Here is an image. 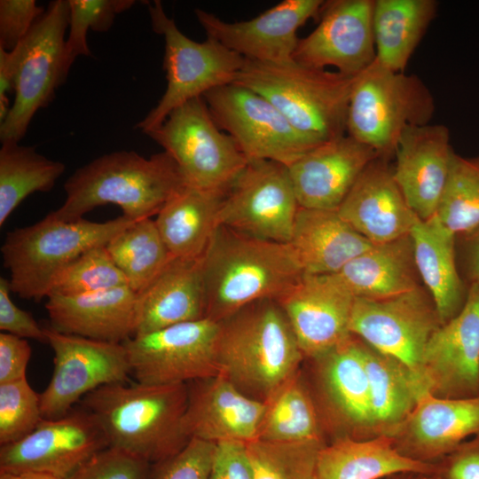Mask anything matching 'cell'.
<instances>
[{"label":"cell","mask_w":479,"mask_h":479,"mask_svg":"<svg viewBox=\"0 0 479 479\" xmlns=\"http://www.w3.org/2000/svg\"><path fill=\"white\" fill-rule=\"evenodd\" d=\"M137 294L128 286L77 295L50 294L45 309L52 329L122 343L135 335Z\"/></svg>","instance_id":"27"},{"label":"cell","mask_w":479,"mask_h":479,"mask_svg":"<svg viewBox=\"0 0 479 479\" xmlns=\"http://www.w3.org/2000/svg\"><path fill=\"white\" fill-rule=\"evenodd\" d=\"M374 0L325 2L316 28L299 38L294 60L309 67L356 76L376 58L373 29Z\"/></svg>","instance_id":"19"},{"label":"cell","mask_w":479,"mask_h":479,"mask_svg":"<svg viewBox=\"0 0 479 479\" xmlns=\"http://www.w3.org/2000/svg\"><path fill=\"white\" fill-rule=\"evenodd\" d=\"M355 297L386 298L419 287L409 235L373 245L334 273Z\"/></svg>","instance_id":"32"},{"label":"cell","mask_w":479,"mask_h":479,"mask_svg":"<svg viewBox=\"0 0 479 479\" xmlns=\"http://www.w3.org/2000/svg\"><path fill=\"white\" fill-rule=\"evenodd\" d=\"M436 216L456 237L479 228V156L453 153Z\"/></svg>","instance_id":"39"},{"label":"cell","mask_w":479,"mask_h":479,"mask_svg":"<svg viewBox=\"0 0 479 479\" xmlns=\"http://www.w3.org/2000/svg\"><path fill=\"white\" fill-rule=\"evenodd\" d=\"M402 472L436 475L437 464L404 457L388 436L340 437L326 442L320 449L314 479H383Z\"/></svg>","instance_id":"31"},{"label":"cell","mask_w":479,"mask_h":479,"mask_svg":"<svg viewBox=\"0 0 479 479\" xmlns=\"http://www.w3.org/2000/svg\"><path fill=\"white\" fill-rule=\"evenodd\" d=\"M106 247L124 275L128 287L136 294L173 258L152 217L135 221L113 238Z\"/></svg>","instance_id":"38"},{"label":"cell","mask_w":479,"mask_h":479,"mask_svg":"<svg viewBox=\"0 0 479 479\" xmlns=\"http://www.w3.org/2000/svg\"><path fill=\"white\" fill-rule=\"evenodd\" d=\"M434 112V97L419 76L392 71L375 59L355 79L346 133L382 159L394 154L406 129L429 123Z\"/></svg>","instance_id":"7"},{"label":"cell","mask_w":479,"mask_h":479,"mask_svg":"<svg viewBox=\"0 0 479 479\" xmlns=\"http://www.w3.org/2000/svg\"><path fill=\"white\" fill-rule=\"evenodd\" d=\"M43 419L39 394L27 377L0 383V445L22 439Z\"/></svg>","instance_id":"43"},{"label":"cell","mask_w":479,"mask_h":479,"mask_svg":"<svg viewBox=\"0 0 479 479\" xmlns=\"http://www.w3.org/2000/svg\"><path fill=\"white\" fill-rule=\"evenodd\" d=\"M108 447L99 422L84 408L43 419L22 439L0 447V473H42L69 479L92 455Z\"/></svg>","instance_id":"16"},{"label":"cell","mask_w":479,"mask_h":479,"mask_svg":"<svg viewBox=\"0 0 479 479\" xmlns=\"http://www.w3.org/2000/svg\"><path fill=\"white\" fill-rule=\"evenodd\" d=\"M299 208L287 166L266 160L248 161L224 194L217 226L288 243Z\"/></svg>","instance_id":"13"},{"label":"cell","mask_w":479,"mask_h":479,"mask_svg":"<svg viewBox=\"0 0 479 479\" xmlns=\"http://www.w3.org/2000/svg\"><path fill=\"white\" fill-rule=\"evenodd\" d=\"M18 67V51L0 48V123L9 114V94L14 93Z\"/></svg>","instance_id":"51"},{"label":"cell","mask_w":479,"mask_h":479,"mask_svg":"<svg viewBox=\"0 0 479 479\" xmlns=\"http://www.w3.org/2000/svg\"><path fill=\"white\" fill-rule=\"evenodd\" d=\"M187 389L183 426L190 439L247 444L257 438L264 402L248 397L222 374L189 382Z\"/></svg>","instance_id":"25"},{"label":"cell","mask_w":479,"mask_h":479,"mask_svg":"<svg viewBox=\"0 0 479 479\" xmlns=\"http://www.w3.org/2000/svg\"><path fill=\"white\" fill-rule=\"evenodd\" d=\"M68 24V0L52 1L15 48L18 67L14 100L0 123L1 143H20L35 113L52 101L56 90L67 80L65 43Z\"/></svg>","instance_id":"10"},{"label":"cell","mask_w":479,"mask_h":479,"mask_svg":"<svg viewBox=\"0 0 479 479\" xmlns=\"http://www.w3.org/2000/svg\"><path fill=\"white\" fill-rule=\"evenodd\" d=\"M205 318L221 321L255 302L278 300L303 272L288 243L217 226L201 257Z\"/></svg>","instance_id":"1"},{"label":"cell","mask_w":479,"mask_h":479,"mask_svg":"<svg viewBox=\"0 0 479 479\" xmlns=\"http://www.w3.org/2000/svg\"><path fill=\"white\" fill-rule=\"evenodd\" d=\"M32 349L27 339L0 334V383L26 378Z\"/></svg>","instance_id":"50"},{"label":"cell","mask_w":479,"mask_h":479,"mask_svg":"<svg viewBox=\"0 0 479 479\" xmlns=\"http://www.w3.org/2000/svg\"><path fill=\"white\" fill-rule=\"evenodd\" d=\"M153 30L163 36V67L167 87L157 105L137 125L145 134L156 129L177 107L207 92L235 82L245 59L207 37L195 42L169 17L161 3L148 4Z\"/></svg>","instance_id":"8"},{"label":"cell","mask_w":479,"mask_h":479,"mask_svg":"<svg viewBox=\"0 0 479 479\" xmlns=\"http://www.w3.org/2000/svg\"><path fill=\"white\" fill-rule=\"evenodd\" d=\"M337 212L373 245L409 235L418 218L381 158L364 170Z\"/></svg>","instance_id":"26"},{"label":"cell","mask_w":479,"mask_h":479,"mask_svg":"<svg viewBox=\"0 0 479 479\" xmlns=\"http://www.w3.org/2000/svg\"><path fill=\"white\" fill-rule=\"evenodd\" d=\"M216 445L191 438L179 452L153 465L150 479H209Z\"/></svg>","instance_id":"45"},{"label":"cell","mask_w":479,"mask_h":479,"mask_svg":"<svg viewBox=\"0 0 479 479\" xmlns=\"http://www.w3.org/2000/svg\"><path fill=\"white\" fill-rule=\"evenodd\" d=\"M9 279L0 278V330L24 339L47 342L43 327L33 316L19 308L11 299Z\"/></svg>","instance_id":"47"},{"label":"cell","mask_w":479,"mask_h":479,"mask_svg":"<svg viewBox=\"0 0 479 479\" xmlns=\"http://www.w3.org/2000/svg\"><path fill=\"white\" fill-rule=\"evenodd\" d=\"M134 222L123 215L106 222L64 221L49 213L34 224L10 231L1 254L12 292L24 299L47 298L63 268L85 251L106 246Z\"/></svg>","instance_id":"6"},{"label":"cell","mask_w":479,"mask_h":479,"mask_svg":"<svg viewBox=\"0 0 479 479\" xmlns=\"http://www.w3.org/2000/svg\"><path fill=\"white\" fill-rule=\"evenodd\" d=\"M383 479H437L436 475L418 472H402L391 475Z\"/></svg>","instance_id":"53"},{"label":"cell","mask_w":479,"mask_h":479,"mask_svg":"<svg viewBox=\"0 0 479 479\" xmlns=\"http://www.w3.org/2000/svg\"><path fill=\"white\" fill-rule=\"evenodd\" d=\"M0 479H18V475L9 473H0Z\"/></svg>","instance_id":"55"},{"label":"cell","mask_w":479,"mask_h":479,"mask_svg":"<svg viewBox=\"0 0 479 479\" xmlns=\"http://www.w3.org/2000/svg\"><path fill=\"white\" fill-rule=\"evenodd\" d=\"M136 294L135 335L204 318L206 304L201 257L171 258Z\"/></svg>","instance_id":"28"},{"label":"cell","mask_w":479,"mask_h":479,"mask_svg":"<svg viewBox=\"0 0 479 479\" xmlns=\"http://www.w3.org/2000/svg\"><path fill=\"white\" fill-rule=\"evenodd\" d=\"M153 465L108 446L92 455L69 479H150Z\"/></svg>","instance_id":"44"},{"label":"cell","mask_w":479,"mask_h":479,"mask_svg":"<svg viewBox=\"0 0 479 479\" xmlns=\"http://www.w3.org/2000/svg\"><path fill=\"white\" fill-rule=\"evenodd\" d=\"M209 479H255L246 443H217Z\"/></svg>","instance_id":"48"},{"label":"cell","mask_w":479,"mask_h":479,"mask_svg":"<svg viewBox=\"0 0 479 479\" xmlns=\"http://www.w3.org/2000/svg\"><path fill=\"white\" fill-rule=\"evenodd\" d=\"M219 322L208 318L174 325L125 341L131 373L146 385L187 384L220 374Z\"/></svg>","instance_id":"12"},{"label":"cell","mask_w":479,"mask_h":479,"mask_svg":"<svg viewBox=\"0 0 479 479\" xmlns=\"http://www.w3.org/2000/svg\"><path fill=\"white\" fill-rule=\"evenodd\" d=\"M69 24L65 43V67L67 72L79 56H90L87 43L89 30L108 31L116 15L130 9L134 0H68Z\"/></svg>","instance_id":"42"},{"label":"cell","mask_w":479,"mask_h":479,"mask_svg":"<svg viewBox=\"0 0 479 479\" xmlns=\"http://www.w3.org/2000/svg\"><path fill=\"white\" fill-rule=\"evenodd\" d=\"M419 381L424 391L444 398L479 397V284L466 302L432 334L422 354Z\"/></svg>","instance_id":"18"},{"label":"cell","mask_w":479,"mask_h":479,"mask_svg":"<svg viewBox=\"0 0 479 479\" xmlns=\"http://www.w3.org/2000/svg\"><path fill=\"white\" fill-rule=\"evenodd\" d=\"M410 236L418 274L445 324L462 310L468 293L458 270L456 235L435 216L426 221L417 218Z\"/></svg>","instance_id":"30"},{"label":"cell","mask_w":479,"mask_h":479,"mask_svg":"<svg viewBox=\"0 0 479 479\" xmlns=\"http://www.w3.org/2000/svg\"><path fill=\"white\" fill-rule=\"evenodd\" d=\"M355 296L336 274H303L278 302L309 359L332 349L351 334Z\"/></svg>","instance_id":"21"},{"label":"cell","mask_w":479,"mask_h":479,"mask_svg":"<svg viewBox=\"0 0 479 479\" xmlns=\"http://www.w3.org/2000/svg\"><path fill=\"white\" fill-rule=\"evenodd\" d=\"M226 191L185 185L162 207L154 221L173 257H202L217 227Z\"/></svg>","instance_id":"33"},{"label":"cell","mask_w":479,"mask_h":479,"mask_svg":"<svg viewBox=\"0 0 479 479\" xmlns=\"http://www.w3.org/2000/svg\"><path fill=\"white\" fill-rule=\"evenodd\" d=\"M326 443L255 439L246 444L255 479H314L318 455Z\"/></svg>","instance_id":"40"},{"label":"cell","mask_w":479,"mask_h":479,"mask_svg":"<svg viewBox=\"0 0 479 479\" xmlns=\"http://www.w3.org/2000/svg\"><path fill=\"white\" fill-rule=\"evenodd\" d=\"M176 161L187 185L226 191L248 161L213 119L203 97L174 109L145 133Z\"/></svg>","instance_id":"9"},{"label":"cell","mask_w":479,"mask_h":479,"mask_svg":"<svg viewBox=\"0 0 479 479\" xmlns=\"http://www.w3.org/2000/svg\"><path fill=\"white\" fill-rule=\"evenodd\" d=\"M124 286H128L124 275L106 246H100L85 251L63 268L54 279L48 296L77 295Z\"/></svg>","instance_id":"41"},{"label":"cell","mask_w":479,"mask_h":479,"mask_svg":"<svg viewBox=\"0 0 479 479\" xmlns=\"http://www.w3.org/2000/svg\"><path fill=\"white\" fill-rule=\"evenodd\" d=\"M361 345L374 436H389L408 417L419 397L426 391L401 361L362 340Z\"/></svg>","instance_id":"34"},{"label":"cell","mask_w":479,"mask_h":479,"mask_svg":"<svg viewBox=\"0 0 479 479\" xmlns=\"http://www.w3.org/2000/svg\"><path fill=\"white\" fill-rule=\"evenodd\" d=\"M322 0H284L260 15L228 22L205 10L195 9L207 37L251 61L285 64L294 60L298 29L320 14Z\"/></svg>","instance_id":"20"},{"label":"cell","mask_w":479,"mask_h":479,"mask_svg":"<svg viewBox=\"0 0 479 479\" xmlns=\"http://www.w3.org/2000/svg\"><path fill=\"white\" fill-rule=\"evenodd\" d=\"M356 76L302 66L247 60L235 83L269 100L301 133L323 143L346 135Z\"/></svg>","instance_id":"5"},{"label":"cell","mask_w":479,"mask_h":479,"mask_svg":"<svg viewBox=\"0 0 479 479\" xmlns=\"http://www.w3.org/2000/svg\"><path fill=\"white\" fill-rule=\"evenodd\" d=\"M404 457L436 463L479 436V397L444 398L421 394L408 417L389 435Z\"/></svg>","instance_id":"22"},{"label":"cell","mask_w":479,"mask_h":479,"mask_svg":"<svg viewBox=\"0 0 479 479\" xmlns=\"http://www.w3.org/2000/svg\"><path fill=\"white\" fill-rule=\"evenodd\" d=\"M18 479H61L51 475L42 473H24L18 475Z\"/></svg>","instance_id":"54"},{"label":"cell","mask_w":479,"mask_h":479,"mask_svg":"<svg viewBox=\"0 0 479 479\" xmlns=\"http://www.w3.org/2000/svg\"><path fill=\"white\" fill-rule=\"evenodd\" d=\"M187 400L185 383H115L90 392L81 405L98 420L108 446L155 465L179 452L190 440L183 426Z\"/></svg>","instance_id":"3"},{"label":"cell","mask_w":479,"mask_h":479,"mask_svg":"<svg viewBox=\"0 0 479 479\" xmlns=\"http://www.w3.org/2000/svg\"><path fill=\"white\" fill-rule=\"evenodd\" d=\"M216 357L220 374L262 402L298 373L304 359L284 310L271 299L219 321Z\"/></svg>","instance_id":"4"},{"label":"cell","mask_w":479,"mask_h":479,"mask_svg":"<svg viewBox=\"0 0 479 479\" xmlns=\"http://www.w3.org/2000/svg\"><path fill=\"white\" fill-rule=\"evenodd\" d=\"M436 8L435 0H374L376 60L392 71L404 72Z\"/></svg>","instance_id":"35"},{"label":"cell","mask_w":479,"mask_h":479,"mask_svg":"<svg viewBox=\"0 0 479 479\" xmlns=\"http://www.w3.org/2000/svg\"><path fill=\"white\" fill-rule=\"evenodd\" d=\"M460 236L466 241V271L469 285L479 284V228Z\"/></svg>","instance_id":"52"},{"label":"cell","mask_w":479,"mask_h":479,"mask_svg":"<svg viewBox=\"0 0 479 479\" xmlns=\"http://www.w3.org/2000/svg\"><path fill=\"white\" fill-rule=\"evenodd\" d=\"M436 464L437 479H479V436L464 442Z\"/></svg>","instance_id":"49"},{"label":"cell","mask_w":479,"mask_h":479,"mask_svg":"<svg viewBox=\"0 0 479 479\" xmlns=\"http://www.w3.org/2000/svg\"><path fill=\"white\" fill-rule=\"evenodd\" d=\"M453 153L449 130L443 124L410 127L398 141L393 177L409 208L422 221L436 214Z\"/></svg>","instance_id":"24"},{"label":"cell","mask_w":479,"mask_h":479,"mask_svg":"<svg viewBox=\"0 0 479 479\" xmlns=\"http://www.w3.org/2000/svg\"><path fill=\"white\" fill-rule=\"evenodd\" d=\"M54 353L51 378L39 394L43 419L68 413L74 404L106 385L126 383L131 373L123 343L103 342L44 327Z\"/></svg>","instance_id":"14"},{"label":"cell","mask_w":479,"mask_h":479,"mask_svg":"<svg viewBox=\"0 0 479 479\" xmlns=\"http://www.w3.org/2000/svg\"><path fill=\"white\" fill-rule=\"evenodd\" d=\"M441 325L431 296L418 287L386 298L355 297L349 329L373 349L401 361L419 380L425 347Z\"/></svg>","instance_id":"15"},{"label":"cell","mask_w":479,"mask_h":479,"mask_svg":"<svg viewBox=\"0 0 479 479\" xmlns=\"http://www.w3.org/2000/svg\"><path fill=\"white\" fill-rule=\"evenodd\" d=\"M44 12L35 0H1L0 48L15 49Z\"/></svg>","instance_id":"46"},{"label":"cell","mask_w":479,"mask_h":479,"mask_svg":"<svg viewBox=\"0 0 479 479\" xmlns=\"http://www.w3.org/2000/svg\"><path fill=\"white\" fill-rule=\"evenodd\" d=\"M186 185L165 151L145 158L134 151L106 153L77 169L66 181V200L50 214L74 221L95 208L114 204L137 221L156 216Z\"/></svg>","instance_id":"2"},{"label":"cell","mask_w":479,"mask_h":479,"mask_svg":"<svg viewBox=\"0 0 479 479\" xmlns=\"http://www.w3.org/2000/svg\"><path fill=\"white\" fill-rule=\"evenodd\" d=\"M310 360L314 375L312 393L325 434L330 435L332 440L375 437L361 340L350 334Z\"/></svg>","instance_id":"17"},{"label":"cell","mask_w":479,"mask_h":479,"mask_svg":"<svg viewBox=\"0 0 479 479\" xmlns=\"http://www.w3.org/2000/svg\"><path fill=\"white\" fill-rule=\"evenodd\" d=\"M264 404L256 439L279 443L326 441L312 390L301 371L285 381Z\"/></svg>","instance_id":"36"},{"label":"cell","mask_w":479,"mask_h":479,"mask_svg":"<svg viewBox=\"0 0 479 479\" xmlns=\"http://www.w3.org/2000/svg\"><path fill=\"white\" fill-rule=\"evenodd\" d=\"M65 165L18 142L0 149V226L30 194L49 192L65 171Z\"/></svg>","instance_id":"37"},{"label":"cell","mask_w":479,"mask_h":479,"mask_svg":"<svg viewBox=\"0 0 479 479\" xmlns=\"http://www.w3.org/2000/svg\"><path fill=\"white\" fill-rule=\"evenodd\" d=\"M303 274L339 272L373 244L350 227L337 210L299 208L288 242Z\"/></svg>","instance_id":"29"},{"label":"cell","mask_w":479,"mask_h":479,"mask_svg":"<svg viewBox=\"0 0 479 479\" xmlns=\"http://www.w3.org/2000/svg\"><path fill=\"white\" fill-rule=\"evenodd\" d=\"M376 152L349 135L313 147L287 167L301 208L337 210Z\"/></svg>","instance_id":"23"},{"label":"cell","mask_w":479,"mask_h":479,"mask_svg":"<svg viewBox=\"0 0 479 479\" xmlns=\"http://www.w3.org/2000/svg\"><path fill=\"white\" fill-rule=\"evenodd\" d=\"M218 127L247 159L266 160L287 167L320 145L297 130L259 93L232 82L203 96Z\"/></svg>","instance_id":"11"}]
</instances>
